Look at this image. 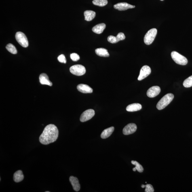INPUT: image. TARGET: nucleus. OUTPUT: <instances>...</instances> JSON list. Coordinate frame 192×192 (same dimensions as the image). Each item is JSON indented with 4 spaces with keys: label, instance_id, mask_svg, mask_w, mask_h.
<instances>
[{
    "label": "nucleus",
    "instance_id": "c756f323",
    "mask_svg": "<svg viewBox=\"0 0 192 192\" xmlns=\"http://www.w3.org/2000/svg\"><path fill=\"white\" fill-rule=\"evenodd\" d=\"M161 1H164V0H161Z\"/></svg>",
    "mask_w": 192,
    "mask_h": 192
},
{
    "label": "nucleus",
    "instance_id": "20e7f679",
    "mask_svg": "<svg viewBox=\"0 0 192 192\" xmlns=\"http://www.w3.org/2000/svg\"><path fill=\"white\" fill-rule=\"evenodd\" d=\"M157 33V30L156 28H153L149 30L144 36V43L147 45L151 44L156 37Z\"/></svg>",
    "mask_w": 192,
    "mask_h": 192
},
{
    "label": "nucleus",
    "instance_id": "412c9836",
    "mask_svg": "<svg viewBox=\"0 0 192 192\" xmlns=\"http://www.w3.org/2000/svg\"><path fill=\"white\" fill-rule=\"evenodd\" d=\"M93 3L94 5L102 7L107 5L108 1L107 0H93Z\"/></svg>",
    "mask_w": 192,
    "mask_h": 192
},
{
    "label": "nucleus",
    "instance_id": "4be33fe9",
    "mask_svg": "<svg viewBox=\"0 0 192 192\" xmlns=\"http://www.w3.org/2000/svg\"><path fill=\"white\" fill-rule=\"evenodd\" d=\"M6 48L9 52L12 54H16L17 53V51L16 47L11 43L7 44L6 47Z\"/></svg>",
    "mask_w": 192,
    "mask_h": 192
},
{
    "label": "nucleus",
    "instance_id": "7ed1b4c3",
    "mask_svg": "<svg viewBox=\"0 0 192 192\" xmlns=\"http://www.w3.org/2000/svg\"><path fill=\"white\" fill-rule=\"evenodd\" d=\"M172 59L176 64L181 65H186L188 64L187 58L176 51H173L171 53Z\"/></svg>",
    "mask_w": 192,
    "mask_h": 192
},
{
    "label": "nucleus",
    "instance_id": "6e6552de",
    "mask_svg": "<svg viewBox=\"0 0 192 192\" xmlns=\"http://www.w3.org/2000/svg\"><path fill=\"white\" fill-rule=\"evenodd\" d=\"M151 72V68L147 65L144 66L140 70V75L138 78V81H140L147 77Z\"/></svg>",
    "mask_w": 192,
    "mask_h": 192
},
{
    "label": "nucleus",
    "instance_id": "2eb2a0df",
    "mask_svg": "<svg viewBox=\"0 0 192 192\" xmlns=\"http://www.w3.org/2000/svg\"><path fill=\"white\" fill-rule=\"evenodd\" d=\"M141 104L139 103H134L129 105L127 106L126 110L128 112H134L139 111L142 109Z\"/></svg>",
    "mask_w": 192,
    "mask_h": 192
},
{
    "label": "nucleus",
    "instance_id": "4468645a",
    "mask_svg": "<svg viewBox=\"0 0 192 192\" xmlns=\"http://www.w3.org/2000/svg\"><path fill=\"white\" fill-rule=\"evenodd\" d=\"M40 82L43 85H48L49 86L52 85V83L49 80V78L46 74L43 73L39 76Z\"/></svg>",
    "mask_w": 192,
    "mask_h": 192
},
{
    "label": "nucleus",
    "instance_id": "a211bd4d",
    "mask_svg": "<svg viewBox=\"0 0 192 192\" xmlns=\"http://www.w3.org/2000/svg\"><path fill=\"white\" fill-rule=\"evenodd\" d=\"M85 20L87 21H91L95 18L96 13L92 10H86L84 12Z\"/></svg>",
    "mask_w": 192,
    "mask_h": 192
},
{
    "label": "nucleus",
    "instance_id": "0eeeda50",
    "mask_svg": "<svg viewBox=\"0 0 192 192\" xmlns=\"http://www.w3.org/2000/svg\"><path fill=\"white\" fill-rule=\"evenodd\" d=\"M95 113L94 110L90 109L86 110L81 114L80 117V121L81 122H85L90 119L94 117Z\"/></svg>",
    "mask_w": 192,
    "mask_h": 192
},
{
    "label": "nucleus",
    "instance_id": "9b49d317",
    "mask_svg": "<svg viewBox=\"0 0 192 192\" xmlns=\"http://www.w3.org/2000/svg\"><path fill=\"white\" fill-rule=\"evenodd\" d=\"M114 8L120 11H124L129 9L134 8L135 6L127 3L123 2L117 4L114 6Z\"/></svg>",
    "mask_w": 192,
    "mask_h": 192
},
{
    "label": "nucleus",
    "instance_id": "9d476101",
    "mask_svg": "<svg viewBox=\"0 0 192 192\" xmlns=\"http://www.w3.org/2000/svg\"><path fill=\"white\" fill-rule=\"evenodd\" d=\"M161 88L158 86H155L150 88L147 91V95L149 98L155 97L158 95L161 92Z\"/></svg>",
    "mask_w": 192,
    "mask_h": 192
},
{
    "label": "nucleus",
    "instance_id": "6ab92c4d",
    "mask_svg": "<svg viewBox=\"0 0 192 192\" xmlns=\"http://www.w3.org/2000/svg\"><path fill=\"white\" fill-rule=\"evenodd\" d=\"M24 176L22 171L19 170L14 173L13 176V179L16 182H22L24 179Z\"/></svg>",
    "mask_w": 192,
    "mask_h": 192
},
{
    "label": "nucleus",
    "instance_id": "f3484780",
    "mask_svg": "<svg viewBox=\"0 0 192 192\" xmlns=\"http://www.w3.org/2000/svg\"><path fill=\"white\" fill-rule=\"evenodd\" d=\"M106 28V25L104 23L97 25L92 28V31L97 34H102Z\"/></svg>",
    "mask_w": 192,
    "mask_h": 192
},
{
    "label": "nucleus",
    "instance_id": "cd10ccee",
    "mask_svg": "<svg viewBox=\"0 0 192 192\" xmlns=\"http://www.w3.org/2000/svg\"><path fill=\"white\" fill-rule=\"evenodd\" d=\"M58 60L61 63L66 64V60L64 55H61L58 57Z\"/></svg>",
    "mask_w": 192,
    "mask_h": 192
},
{
    "label": "nucleus",
    "instance_id": "f8f14e48",
    "mask_svg": "<svg viewBox=\"0 0 192 192\" xmlns=\"http://www.w3.org/2000/svg\"><path fill=\"white\" fill-rule=\"evenodd\" d=\"M77 89L79 92L83 93H91L93 92V89L88 85L80 84L78 85Z\"/></svg>",
    "mask_w": 192,
    "mask_h": 192
},
{
    "label": "nucleus",
    "instance_id": "a878e982",
    "mask_svg": "<svg viewBox=\"0 0 192 192\" xmlns=\"http://www.w3.org/2000/svg\"><path fill=\"white\" fill-rule=\"evenodd\" d=\"M108 40L109 43H117L119 41L117 37L110 35L108 38Z\"/></svg>",
    "mask_w": 192,
    "mask_h": 192
},
{
    "label": "nucleus",
    "instance_id": "1a4fd4ad",
    "mask_svg": "<svg viewBox=\"0 0 192 192\" xmlns=\"http://www.w3.org/2000/svg\"><path fill=\"white\" fill-rule=\"evenodd\" d=\"M137 129V126L134 123H129L123 128V133L125 135H128L135 132Z\"/></svg>",
    "mask_w": 192,
    "mask_h": 192
},
{
    "label": "nucleus",
    "instance_id": "b1692460",
    "mask_svg": "<svg viewBox=\"0 0 192 192\" xmlns=\"http://www.w3.org/2000/svg\"><path fill=\"white\" fill-rule=\"evenodd\" d=\"M183 85L185 88H189L192 86V75L184 81Z\"/></svg>",
    "mask_w": 192,
    "mask_h": 192
},
{
    "label": "nucleus",
    "instance_id": "393cba45",
    "mask_svg": "<svg viewBox=\"0 0 192 192\" xmlns=\"http://www.w3.org/2000/svg\"><path fill=\"white\" fill-rule=\"evenodd\" d=\"M142 188H146L145 190V192H154V189L153 186L150 184H147V185H141Z\"/></svg>",
    "mask_w": 192,
    "mask_h": 192
},
{
    "label": "nucleus",
    "instance_id": "f03ea898",
    "mask_svg": "<svg viewBox=\"0 0 192 192\" xmlns=\"http://www.w3.org/2000/svg\"><path fill=\"white\" fill-rule=\"evenodd\" d=\"M174 98V96L173 94L168 93L165 95L158 102L157 109L159 110L164 109L172 102Z\"/></svg>",
    "mask_w": 192,
    "mask_h": 192
},
{
    "label": "nucleus",
    "instance_id": "39448f33",
    "mask_svg": "<svg viewBox=\"0 0 192 192\" xmlns=\"http://www.w3.org/2000/svg\"><path fill=\"white\" fill-rule=\"evenodd\" d=\"M70 71L74 75L81 76L86 73V69L84 66L81 64H76L70 67Z\"/></svg>",
    "mask_w": 192,
    "mask_h": 192
},
{
    "label": "nucleus",
    "instance_id": "aec40b11",
    "mask_svg": "<svg viewBox=\"0 0 192 192\" xmlns=\"http://www.w3.org/2000/svg\"><path fill=\"white\" fill-rule=\"evenodd\" d=\"M96 53L97 55L101 57H108L110 55L107 49L104 48H100L96 49Z\"/></svg>",
    "mask_w": 192,
    "mask_h": 192
},
{
    "label": "nucleus",
    "instance_id": "c85d7f7f",
    "mask_svg": "<svg viewBox=\"0 0 192 192\" xmlns=\"http://www.w3.org/2000/svg\"><path fill=\"white\" fill-rule=\"evenodd\" d=\"M133 171H134V172H135V171L136 170L135 168H134L133 169Z\"/></svg>",
    "mask_w": 192,
    "mask_h": 192
},
{
    "label": "nucleus",
    "instance_id": "ddd939ff",
    "mask_svg": "<svg viewBox=\"0 0 192 192\" xmlns=\"http://www.w3.org/2000/svg\"><path fill=\"white\" fill-rule=\"evenodd\" d=\"M69 181L73 187L74 191L78 192L80 189L81 186L80 185L78 180L76 177L73 176H71L69 178Z\"/></svg>",
    "mask_w": 192,
    "mask_h": 192
},
{
    "label": "nucleus",
    "instance_id": "f257e3e1",
    "mask_svg": "<svg viewBox=\"0 0 192 192\" xmlns=\"http://www.w3.org/2000/svg\"><path fill=\"white\" fill-rule=\"evenodd\" d=\"M58 134L57 127L54 125L49 124L45 127L40 137L39 141L44 145L53 143L58 138Z\"/></svg>",
    "mask_w": 192,
    "mask_h": 192
},
{
    "label": "nucleus",
    "instance_id": "dca6fc26",
    "mask_svg": "<svg viewBox=\"0 0 192 192\" xmlns=\"http://www.w3.org/2000/svg\"><path fill=\"white\" fill-rule=\"evenodd\" d=\"M114 130V127H111L105 129L101 134V137L102 139H106L109 137L111 136Z\"/></svg>",
    "mask_w": 192,
    "mask_h": 192
},
{
    "label": "nucleus",
    "instance_id": "5701e85b",
    "mask_svg": "<svg viewBox=\"0 0 192 192\" xmlns=\"http://www.w3.org/2000/svg\"><path fill=\"white\" fill-rule=\"evenodd\" d=\"M131 163L132 164L135 165L136 167L135 168L140 173H142L144 170V169L143 167L141 165H140L139 163L136 161H132Z\"/></svg>",
    "mask_w": 192,
    "mask_h": 192
},
{
    "label": "nucleus",
    "instance_id": "bb28decb",
    "mask_svg": "<svg viewBox=\"0 0 192 192\" xmlns=\"http://www.w3.org/2000/svg\"><path fill=\"white\" fill-rule=\"evenodd\" d=\"M70 57L72 61H77L80 59V57L76 53H73L70 55Z\"/></svg>",
    "mask_w": 192,
    "mask_h": 192
},
{
    "label": "nucleus",
    "instance_id": "423d86ee",
    "mask_svg": "<svg viewBox=\"0 0 192 192\" xmlns=\"http://www.w3.org/2000/svg\"><path fill=\"white\" fill-rule=\"evenodd\" d=\"M16 41L21 46L24 47H27L28 46L27 38L25 34L21 32H18L16 34Z\"/></svg>",
    "mask_w": 192,
    "mask_h": 192
}]
</instances>
